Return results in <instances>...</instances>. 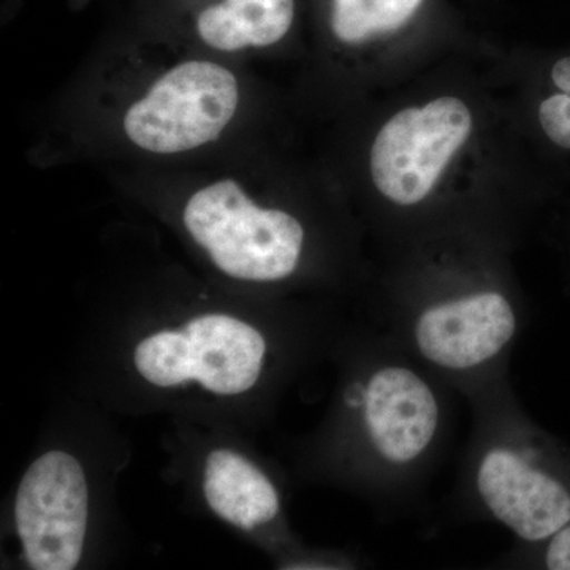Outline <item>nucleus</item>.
Here are the masks:
<instances>
[{"label": "nucleus", "mask_w": 570, "mask_h": 570, "mask_svg": "<svg viewBox=\"0 0 570 570\" xmlns=\"http://www.w3.org/2000/svg\"><path fill=\"white\" fill-rule=\"evenodd\" d=\"M428 262L387 296V340L472 397L509 382L521 325L519 296L493 266Z\"/></svg>", "instance_id": "1"}, {"label": "nucleus", "mask_w": 570, "mask_h": 570, "mask_svg": "<svg viewBox=\"0 0 570 570\" xmlns=\"http://www.w3.org/2000/svg\"><path fill=\"white\" fill-rule=\"evenodd\" d=\"M449 392L387 337L341 392L365 478L387 508L411 504L433 474L448 442Z\"/></svg>", "instance_id": "2"}, {"label": "nucleus", "mask_w": 570, "mask_h": 570, "mask_svg": "<svg viewBox=\"0 0 570 570\" xmlns=\"http://www.w3.org/2000/svg\"><path fill=\"white\" fill-rule=\"evenodd\" d=\"M474 428L456 501L464 513L505 528L519 546H535L570 523V483L538 428L504 382L469 401Z\"/></svg>", "instance_id": "3"}, {"label": "nucleus", "mask_w": 570, "mask_h": 570, "mask_svg": "<svg viewBox=\"0 0 570 570\" xmlns=\"http://www.w3.org/2000/svg\"><path fill=\"white\" fill-rule=\"evenodd\" d=\"M183 223L224 275L277 283L298 272L306 228L294 214L265 208L236 179L205 184L184 205Z\"/></svg>", "instance_id": "4"}, {"label": "nucleus", "mask_w": 570, "mask_h": 570, "mask_svg": "<svg viewBox=\"0 0 570 570\" xmlns=\"http://www.w3.org/2000/svg\"><path fill=\"white\" fill-rule=\"evenodd\" d=\"M242 85L235 71L212 59L168 67L122 112L124 138L138 151L179 156L213 145L235 122Z\"/></svg>", "instance_id": "5"}, {"label": "nucleus", "mask_w": 570, "mask_h": 570, "mask_svg": "<svg viewBox=\"0 0 570 570\" xmlns=\"http://www.w3.org/2000/svg\"><path fill=\"white\" fill-rule=\"evenodd\" d=\"M472 132L474 115L455 96L395 112L371 142L367 164L377 194L395 208L425 205Z\"/></svg>", "instance_id": "6"}, {"label": "nucleus", "mask_w": 570, "mask_h": 570, "mask_svg": "<svg viewBox=\"0 0 570 570\" xmlns=\"http://www.w3.org/2000/svg\"><path fill=\"white\" fill-rule=\"evenodd\" d=\"M88 508V483L73 456L52 450L33 461L21 480L14 504L18 535L32 569L77 568Z\"/></svg>", "instance_id": "7"}, {"label": "nucleus", "mask_w": 570, "mask_h": 570, "mask_svg": "<svg viewBox=\"0 0 570 570\" xmlns=\"http://www.w3.org/2000/svg\"><path fill=\"white\" fill-rule=\"evenodd\" d=\"M189 337L195 381L217 395H238L261 377L266 354L264 335L254 326L223 314L194 318Z\"/></svg>", "instance_id": "8"}, {"label": "nucleus", "mask_w": 570, "mask_h": 570, "mask_svg": "<svg viewBox=\"0 0 570 570\" xmlns=\"http://www.w3.org/2000/svg\"><path fill=\"white\" fill-rule=\"evenodd\" d=\"M295 0H219L198 13V39L216 52L275 47L294 26Z\"/></svg>", "instance_id": "9"}, {"label": "nucleus", "mask_w": 570, "mask_h": 570, "mask_svg": "<svg viewBox=\"0 0 570 570\" xmlns=\"http://www.w3.org/2000/svg\"><path fill=\"white\" fill-rule=\"evenodd\" d=\"M204 487L209 508L242 530L269 523L281 510L272 480L230 450H216L208 456Z\"/></svg>", "instance_id": "10"}, {"label": "nucleus", "mask_w": 570, "mask_h": 570, "mask_svg": "<svg viewBox=\"0 0 570 570\" xmlns=\"http://www.w3.org/2000/svg\"><path fill=\"white\" fill-rule=\"evenodd\" d=\"M425 0H332L330 29L346 47H363L406 28Z\"/></svg>", "instance_id": "11"}, {"label": "nucleus", "mask_w": 570, "mask_h": 570, "mask_svg": "<svg viewBox=\"0 0 570 570\" xmlns=\"http://www.w3.org/2000/svg\"><path fill=\"white\" fill-rule=\"evenodd\" d=\"M135 366L157 387H178L195 381L189 337L184 332H160L135 348Z\"/></svg>", "instance_id": "12"}, {"label": "nucleus", "mask_w": 570, "mask_h": 570, "mask_svg": "<svg viewBox=\"0 0 570 570\" xmlns=\"http://www.w3.org/2000/svg\"><path fill=\"white\" fill-rule=\"evenodd\" d=\"M539 122L554 145L570 149V96L554 94L539 105Z\"/></svg>", "instance_id": "13"}, {"label": "nucleus", "mask_w": 570, "mask_h": 570, "mask_svg": "<svg viewBox=\"0 0 570 570\" xmlns=\"http://www.w3.org/2000/svg\"><path fill=\"white\" fill-rule=\"evenodd\" d=\"M540 547L539 564L550 570H570V523Z\"/></svg>", "instance_id": "14"}, {"label": "nucleus", "mask_w": 570, "mask_h": 570, "mask_svg": "<svg viewBox=\"0 0 570 570\" xmlns=\"http://www.w3.org/2000/svg\"><path fill=\"white\" fill-rule=\"evenodd\" d=\"M551 80L561 92L570 96V56L562 58L551 69Z\"/></svg>", "instance_id": "15"}]
</instances>
